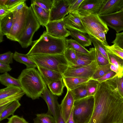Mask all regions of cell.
I'll return each instance as SVG.
<instances>
[{
  "label": "cell",
  "instance_id": "6da1fadb",
  "mask_svg": "<svg viewBox=\"0 0 123 123\" xmlns=\"http://www.w3.org/2000/svg\"><path fill=\"white\" fill-rule=\"evenodd\" d=\"M116 76L99 83L93 96L94 109L89 123H123V97L118 91Z\"/></svg>",
  "mask_w": 123,
  "mask_h": 123
},
{
  "label": "cell",
  "instance_id": "7a4b0ae2",
  "mask_svg": "<svg viewBox=\"0 0 123 123\" xmlns=\"http://www.w3.org/2000/svg\"><path fill=\"white\" fill-rule=\"evenodd\" d=\"M18 79L26 96L33 100L41 97L47 85L38 69L35 68L25 69Z\"/></svg>",
  "mask_w": 123,
  "mask_h": 123
},
{
  "label": "cell",
  "instance_id": "3957f363",
  "mask_svg": "<svg viewBox=\"0 0 123 123\" xmlns=\"http://www.w3.org/2000/svg\"><path fill=\"white\" fill-rule=\"evenodd\" d=\"M66 39L54 37L45 31L38 39L33 41L31 48L26 54L29 56L64 54L66 49Z\"/></svg>",
  "mask_w": 123,
  "mask_h": 123
},
{
  "label": "cell",
  "instance_id": "277c9868",
  "mask_svg": "<svg viewBox=\"0 0 123 123\" xmlns=\"http://www.w3.org/2000/svg\"><path fill=\"white\" fill-rule=\"evenodd\" d=\"M80 16L85 29L90 37L97 39L105 45H108L105 34L109 29L98 14Z\"/></svg>",
  "mask_w": 123,
  "mask_h": 123
},
{
  "label": "cell",
  "instance_id": "5b68a950",
  "mask_svg": "<svg viewBox=\"0 0 123 123\" xmlns=\"http://www.w3.org/2000/svg\"><path fill=\"white\" fill-rule=\"evenodd\" d=\"M29 56L37 66L57 72L62 74L69 66L64 54H38Z\"/></svg>",
  "mask_w": 123,
  "mask_h": 123
},
{
  "label": "cell",
  "instance_id": "8992f818",
  "mask_svg": "<svg viewBox=\"0 0 123 123\" xmlns=\"http://www.w3.org/2000/svg\"><path fill=\"white\" fill-rule=\"evenodd\" d=\"M94 105L93 96H88L74 101L73 115L76 123H89L92 116Z\"/></svg>",
  "mask_w": 123,
  "mask_h": 123
},
{
  "label": "cell",
  "instance_id": "52a82bcc",
  "mask_svg": "<svg viewBox=\"0 0 123 123\" xmlns=\"http://www.w3.org/2000/svg\"><path fill=\"white\" fill-rule=\"evenodd\" d=\"M40 25L30 6L29 7L25 27L18 42L22 48H26L32 44L34 34L39 28Z\"/></svg>",
  "mask_w": 123,
  "mask_h": 123
},
{
  "label": "cell",
  "instance_id": "ba28073f",
  "mask_svg": "<svg viewBox=\"0 0 123 123\" xmlns=\"http://www.w3.org/2000/svg\"><path fill=\"white\" fill-rule=\"evenodd\" d=\"M28 10L29 7L26 5L20 10L12 12L14 16L13 23L10 33L6 36L8 39L18 42L25 27Z\"/></svg>",
  "mask_w": 123,
  "mask_h": 123
},
{
  "label": "cell",
  "instance_id": "9c48e42d",
  "mask_svg": "<svg viewBox=\"0 0 123 123\" xmlns=\"http://www.w3.org/2000/svg\"><path fill=\"white\" fill-rule=\"evenodd\" d=\"M25 94L21 88L15 85H10L0 90V106L9 105L13 101L19 100Z\"/></svg>",
  "mask_w": 123,
  "mask_h": 123
},
{
  "label": "cell",
  "instance_id": "30bf717a",
  "mask_svg": "<svg viewBox=\"0 0 123 123\" xmlns=\"http://www.w3.org/2000/svg\"><path fill=\"white\" fill-rule=\"evenodd\" d=\"M96 61L86 66L73 68L68 67L62 74L63 77H78L91 79L98 66Z\"/></svg>",
  "mask_w": 123,
  "mask_h": 123
},
{
  "label": "cell",
  "instance_id": "8fae6325",
  "mask_svg": "<svg viewBox=\"0 0 123 123\" xmlns=\"http://www.w3.org/2000/svg\"><path fill=\"white\" fill-rule=\"evenodd\" d=\"M68 0H53L50 11L49 21L62 19L69 13Z\"/></svg>",
  "mask_w": 123,
  "mask_h": 123
},
{
  "label": "cell",
  "instance_id": "7c38bea8",
  "mask_svg": "<svg viewBox=\"0 0 123 123\" xmlns=\"http://www.w3.org/2000/svg\"><path fill=\"white\" fill-rule=\"evenodd\" d=\"M107 26L114 29L117 33L123 30V11L99 16Z\"/></svg>",
  "mask_w": 123,
  "mask_h": 123
},
{
  "label": "cell",
  "instance_id": "4fadbf2b",
  "mask_svg": "<svg viewBox=\"0 0 123 123\" xmlns=\"http://www.w3.org/2000/svg\"><path fill=\"white\" fill-rule=\"evenodd\" d=\"M45 27L47 32L54 37L65 38L70 35V32L65 27L63 19L49 21Z\"/></svg>",
  "mask_w": 123,
  "mask_h": 123
},
{
  "label": "cell",
  "instance_id": "5bb4252c",
  "mask_svg": "<svg viewBox=\"0 0 123 123\" xmlns=\"http://www.w3.org/2000/svg\"><path fill=\"white\" fill-rule=\"evenodd\" d=\"M105 0H84L78 12L80 16L98 14Z\"/></svg>",
  "mask_w": 123,
  "mask_h": 123
},
{
  "label": "cell",
  "instance_id": "9a60e30c",
  "mask_svg": "<svg viewBox=\"0 0 123 123\" xmlns=\"http://www.w3.org/2000/svg\"><path fill=\"white\" fill-rule=\"evenodd\" d=\"M63 20L66 29L74 30L87 34L78 12L69 13Z\"/></svg>",
  "mask_w": 123,
  "mask_h": 123
},
{
  "label": "cell",
  "instance_id": "2e32d148",
  "mask_svg": "<svg viewBox=\"0 0 123 123\" xmlns=\"http://www.w3.org/2000/svg\"><path fill=\"white\" fill-rule=\"evenodd\" d=\"M41 97L45 101L48 107L47 113L51 114L55 118L58 108L60 105L58 101L57 96L53 94L46 86Z\"/></svg>",
  "mask_w": 123,
  "mask_h": 123
},
{
  "label": "cell",
  "instance_id": "e0dca14e",
  "mask_svg": "<svg viewBox=\"0 0 123 123\" xmlns=\"http://www.w3.org/2000/svg\"><path fill=\"white\" fill-rule=\"evenodd\" d=\"M123 7V0H105L98 14H108L118 11Z\"/></svg>",
  "mask_w": 123,
  "mask_h": 123
},
{
  "label": "cell",
  "instance_id": "ac0fdd59",
  "mask_svg": "<svg viewBox=\"0 0 123 123\" xmlns=\"http://www.w3.org/2000/svg\"><path fill=\"white\" fill-rule=\"evenodd\" d=\"M74 101L71 92L67 90L66 94L60 105L62 115L66 122L69 118L74 108Z\"/></svg>",
  "mask_w": 123,
  "mask_h": 123
},
{
  "label": "cell",
  "instance_id": "d6986e66",
  "mask_svg": "<svg viewBox=\"0 0 123 123\" xmlns=\"http://www.w3.org/2000/svg\"><path fill=\"white\" fill-rule=\"evenodd\" d=\"M89 51V53L87 54L76 52L77 59L75 66L72 67H68L73 68H78L88 65L96 61L95 48H90Z\"/></svg>",
  "mask_w": 123,
  "mask_h": 123
},
{
  "label": "cell",
  "instance_id": "ffe728a7",
  "mask_svg": "<svg viewBox=\"0 0 123 123\" xmlns=\"http://www.w3.org/2000/svg\"><path fill=\"white\" fill-rule=\"evenodd\" d=\"M31 6L40 25L45 27L49 21L50 11L46 10L33 3H31Z\"/></svg>",
  "mask_w": 123,
  "mask_h": 123
},
{
  "label": "cell",
  "instance_id": "44dd1931",
  "mask_svg": "<svg viewBox=\"0 0 123 123\" xmlns=\"http://www.w3.org/2000/svg\"><path fill=\"white\" fill-rule=\"evenodd\" d=\"M37 66V69L47 85L53 81L63 78L62 74L38 66Z\"/></svg>",
  "mask_w": 123,
  "mask_h": 123
},
{
  "label": "cell",
  "instance_id": "7402d4cb",
  "mask_svg": "<svg viewBox=\"0 0 123 123\" xmlns=\"http://www.w3.org/2000/svg\"><path fill=\"white\" fill-rule=\"evenodd\" d=\"M69 30L70 36L84 47L92 45L91 38L87 34L74 30Z\"/></svg>",
  "mask_w": 123,
  "mask_h": 123
},
{
  "label": "cell",
  "instance_id": "603a6c76",
  "mask_svg": "<svg viewBox=\"0 0 123 123\" xmlns=\"http://www.w3.org/2000/svg\"><path fill=\"white\" fill-rule=\"evenodd\" d=\"M90 79L78 77H63V80L67 90L71 91L86 83Z\"/></svg>",
  "mask_w": 123,
  "mask_h": 123
},
{
  "label": "cell",
  "instance_id": "cb8c5ba5",
  "mask_svg": "<svg viewBox=\"0 0 123 123\" xmlns=\"http://www.w3.org/2000/svg\"><path fill=\"white\" fill-rule=\"evenodd\" d=\"M13 14L11 12L0 19V30L6 36L10 33L13 21Z\"/></svg>",
  "mask_w": 123,
  "mask_h": 123
},
{
  "label": "cell",
  "instance_id": "d4e9b609",
  "mask_svg": "<svg viewBox=\"0 0 123 123\" xmlns=\"http://www.w3.org/2000/svg\"><path fill=\"white\" fill-rule=\"evenodd\" d=\"M13 58L17 62L25 65L26 68L37 67L36 64L27 54H21L15 51Z\"/></svg>",
  "mask_w": 123,
  "mask_h": 123
},
{
  "label": "cell",
  "instance_id": "484cf974",
  "mask_svg": "<svg viewBox=\"0 0 123 123\" xmlns=\"http://www.w3.org/2000/svg\"><path fill=\"white\" fill-rule=\"evenodd\" d=\"M47 85L52 93L58 96L62 95L65 86L63 78L53 81Z\"/></svg>",
  "mask_w": 123,
  "mask_h": 123
},
{
  "label": "cell",
  "instance_id": "4316f807",
  "mask_svg": "<svg viewBox=\"0 0 123 123\" xmlns=\"http://www.w3.org/2000/svg\"><path fill=\"white\" fill-rule=\"evenodd\" d=\"M21 105L18 100H15L11 103L0 113V121L7 118L11 115H13L15 111Z\"/></svg>",
  "mask_w": 123,
  "mask_h": 123
},
{
  "label": "cell",
  "instance_id": "83f0119b",
  "mask_svg": "<svg viewBox=\"0 0 123 123\" xmlns=\"http://www.w3.org/2000/svg\"><path fill=\"white\" fill-rule=\"evenodd\" d=\"M0 82L2 84L6 87L10 85H15L21 88L18 79L12 77L7 73L0 75Z\"/></svg>",
  "mask_w": 123,
  "mask_h": 123
},
{
  "label": "cell",
  "instance_id": "f1b7e54d",
  "mask_svg": "<svg viewBox=\"0 0 123 123\" xmlns=\"http://www.w3.org/2000/svg\"><path fill=\"white\" fill-rule=\"evenodd\" d=\"M65 43L66 48L71 49L76 52L81 53L87 54L89 53V51L74 39H66Z\"/></svg>",
  "mask_w": 123,
  "mask_h": 123
},
{
  "label": "cell",
  "instance_id": "f546056e",
  "mask_svg": "<svg viewBox=\"0 0 123 123\" xmlns=\"http://www.w3.org/2000/svg\"><path fill=\"white\" fill-rule=\"evenodd\" d=\"M107 54L110 63L118 69L122 77L123 75V59L113 53L107 52Z\"/></svg>",
  "mask_w": 123,
  "mask_h": 123
},
{
  "label": "cell",
  "instance_id": "4dcf8cb0",
  "mask_svg": "<svg viewBox=\"0 0 123 123\" xmlns=\"http://www.w3.org/2000/svg\"><path fill=\"white\" fill-rule=\"evenodd\" d=\"M86 83L71 91L73 94L75 101L88 97Z\"/></svg>",
  "mask_w": 123,
  "mask_h": 123
},
{
  "label": "cell",
  "instance_id": "1f68e13d",
  "mask_svg": "<svg viewBox=\"0 0 123 123\" xmlns=\"http://www.w3.org/2000/svg\"><path fill=\"white\" fill-rule=\"evenodd\" d=\"M33 120L34 123H56L55 118L47 113L37 114Z\"/></svg>",
  "mask_w": 123,
  "mask_h": 123
},
{
  "label": "cell",
  "instance_id": "d6a6232c",
  "mask_svg": "<svg viewBox=\"0 0 123 123\" xmlns=\"http://www.w3.org/2000/svg\"><path fill=\"white\" fill-rule=\"evenodd\" d=\"M65 58L69 64V66L72 67L76 64L77 59L76 52L69 48H66L64 52Z\"/></svg>",
  "mask_w": 123,
  "mask_h": 123
},
{
  "label": "cell",
  "instance_id": "836d02e7",
  "mask_svg": "<svg viewBox=\"0 0 123 123\" xmlns=\"http://www.w3.org/2000/svg\"><path fill=\"white\" fill-rule=\"evenodd\" d=\"M110 63L105 65L98 66L91 79L97 80L111 71L110 68Z\"/></svg>",
  "mask_w": 123,
  "mask_h": 123
},
{
  "label": "cell",
  "instance_id": "e575fe53",
  "mask_svg": "<svg viewBox=\"0 0 123 123\" xmlns=\"http://www.w3.org/2000/svg\"><path fill=\"white\" fill-rule=\"evenodd\" d=\"M99 83L97 80L91 79L86 83L88 96H93L98 88Z\"/></svg>",
  "mask_w": 123,
  "mask_h": 123
},
{
  "label": "cell",
  "instance_id": "d590c367",
  "mask_svg": "<svg viewBox=\"0 0 123 123\" xmlns=\"http://www.w3.org/2000/svg\"><path fill=\"white\" fill-rule=\"evenodd\" d=\"M90 37L94 48L109 60L107 52L106 49L105 45L97 39L93 37Z\"/></svg>",
  "mask_w": 123,
  "mask_h": 123
},
{
  "label": "cell",
  "instance_id": "8d00e7d4",
  "mask_svg": "<svg viewBox=\"0 0 123 123\" xmlns=\"http://www.w3.org/2000/svg\"><path fill=\"white\" fill-rule=\"evenodd\" d=\"M31 1V3L34 4L46 10L50 11L53 0H32Z\"/></svg>",
  "mask_w": 123,
  "mask_h": 123
},
{
  "label": "cell",
  "instance_id": "74e56055",
  "mask_svg": "<svg viewBox=\"0 0 123 123\" xmlns=\"http://www.w3.org/2000/svg\"><path fill=\"white\" fill-rule=\"evenodd\" d=\"M105 45L107 52L114 54L123 59V49L115 44L110 46Z\"/></svg>",
  "mask_w": 123,
  "mask_h": 123
},
{
  "label": "cell",
  "instance_id": "f35d334b",
  "mask_svg": "<svg viewBox=\"0 0 123 123\" xmlns=\"http://www.w3.org/2000/svg\"><path fill=\"white\" fill-rule=\"evenodd\" d=\"M95 50L96 60L98 66L105 65L110 63L108 60L98 50L96 49Z\"/></svg>",
  "mask_w": 123,
  "mask_h": 123
},
{
  "label": "cell",
  "instance_id": "ab89813d",
  "mask_svg": "<svg viewBox=\"0 0 123 123\" xmlns=\"http://www.w3.org/2000/svg\"><path fill=\"white\" fill-rule=\"evenodd\" d=\"M14 54L10 51L0 55V62L9 64L13 63Z\"/></svg>",
  "mask_w": 123,
  "mask_h": 123
},
{
  "label": "cell",
  "instance_id": "60d3db41",
  "mask_svg": "<svg viewBox=\"0 0 123 123\" xmlns=\"http://www.w3.org/2000/svg\"><path fill=\"white\" fill-rule=\"evenodd\" d=\"M84 0H68L69 4V13L78 12L79 7Z\"/></svg>",
  "mask_w": 123,
  "mask_h": 123
},
{
  "label": "cell",
  "instance_id": "b9f144b4",
  "mask_svg": "<svg viewBox=\"0 0 123 123\" xmlns=\"http://www.w3.org/2000/svg\"><path fill=\"white\" fill-rule=\"evenodd\" d=\"M112 43L123 49V32L116 33L115 38Z\"/></svg>",
  "mask_w": 123,
  "mask_h": 123
},
{
  "label": "cell",
  "instance_id": "7bdbcfd3",
  "mask_svg": "<svg viewBox=\"0 0 123 123\" xmlns=\"http://www.w3.org/2000/svg\"><path fill=\"white\" fill-rule=\"evenodd\" d=\"M8 121L6 123H29L23 117L17 115H13L10 118H7Z\"/></svg>",
  "mask_w": 123,
  "mask_h": 123
},
{
  "label": "cell",
  "instance_id": "ee69618b",
  "mask_svg": "<svg viewBox=\"0 0 123 123\" xmlns=\"http://www.w3.org/2000/svg\"><path fill=\"white\" fill-rule=\"evenodd\" d=\"M116 75L117 74L116 73L112 71H111L105 74L97 80L100 83L113 77Z\"/></svg>",
  "mask_w": 123,
  "mask_h": 123
},
{
  "label": "cell",
  "instance_id": "f6af8a7d",
  "mask_svg": "<svg viewBox=\"0 0 123 123\" xmlns=\"http://www.w3.org/2000/svg\"><path fill=\"white\" fill-rule=\"evenodd\" d=\"M56 123H66V122L62 116L60 105L58 107L55 117Z\"/></svg>",
  "mask_w": 123,
  "mask_h": 123
},
{
  "label": "cell",
  "instance_id": "bcb514c9",
  "mask_svg": "<svg viewBox=\"0 0 123 123\" xmlns=\"http://www.w3.org/2000/svg\"><path fill=\"white\" fill-rule=\"evenodd\" d=\"M116 80L119 92L123 97V75L121 77H118L117 75Z\"/></svg>",
  "mask_w": 123,
  "mask_h": 123
},
{
  "label": "cell",
  "instance_id": "7dc6e473",
  "mask_svg": "<svg viewBox=\"0 0 123 123\" xmlns=\"http://www.w3.org/2000/svg\"><path fill=\"white\" fill-rule=\"evenodd\" d=\"M26 0H22L16 6L12 8L9 9L10 12H13L14 11L20 10L26 6L25 3Z\"/></svg>",
  "mask_w": 123,
  "mask_h": 123
},
{
  "label": "cell",
  "instance_id": "c3c4849f",
  "mask_svg": "<svg viewBox=\"0 0 123 123\" xmlns=\"http://www.w3.org/2000/svg\"><path fill=\"white\" fill-rule=\"evenodd\" d=\"M9 64L0 62V73H4L10 71L12 70Z\"/></svg>",
  "mask_w": 123,
  "mask_h": 123
},
{
  "label": "cell",
  "instance_id": "681fc988",
  "mask_svg": "<svg viewBox=\"0 0 123 123\" xmlns=\"http://www.w3.org/2000/svg\"><path fill=\"white\" fill-rule=\"evenodd\" d=\"M10 12L6 6H0V19L4 18Z\"/></svg>",
  "mask_w": 123,
  "mask_h": 123
},
{
  "label": "cell",
  "instance_id": "f907efd6",
  "mask_svg": "<svg viewBox=\"0 0 123 123\" xmlns=\"http://www.w3.org/2000/svg\"><path fill=\"white\" fill-rule=\"evenodd\" d=\"M22 0H8L6 6L9 9L17 5Z\"/></svg>",
  "mask_w": 123,
  "mask_h": 123
},
{
  "label": "cell",
  "instance_id": "816d5d0a",
  "mask_svg": "<svg viewBox=\"0 0 123 123\" xmlns=\"http://www.w3.org/2000/svg\"><path fill=\"white\" fill-rule=\"evenodd\" d=\"M110 68L111 71H112L117 74V75L118 77H122L120 72L118 69L114 65L110 64Z\"/></svg>",
  "mask_w": 123,
  "mask_h": 123
},
{
  "label": "cell",
  "instance_id": "f5cc1de1",
  "mask_svg": "<svg viewBox=\"0 0 123 123\" xmlns=\"http://www.w3.org/2000/svg\"><path fill=\"white\" fill-rule=\"evenodd\" d=\"M73 108L72 111L69 118L67 121L66 122V123H76L73 117Z\"/></svg>",
  "mask_w": 123,
  "mask_h": 123
},
{
  "label": "cell",
  "instance_id": "db71d44e",
  "mask_svg": "<svg viewBox=\"0 0 123 123\" xmlns=\"http://www.w3.org/2000/svg\"><path fill=\"white\" fill-rule=\"evenodd\" d=\"M8 1V0H0V6H5Z\"/></svg>",
  "mask_w": 123,
  "mask_h": 123
},
{
  "label": "cell",
  "instance_id": "11a10c76",
  "mask_svg": "<svg viewBox=\"0 0 123 123\" xmlns=\"http://www.w3.org/2000/svg\"><path fill=\"white\" fill-rule=\"evenodd\" d=\"M4 35L1 31L0 30V43L3 41V36Z\"/></svg>",
  "mask_w": 123,
  "mask_h": 123
},
{
  "label": "cell",
  "instance_id": "9f6ffc18",
  "mask_svg": "<svg viewBox=\"0 0 123 123\" xmlns=\"http://www.w3.org/2000/svg\"><path fill=\"white\" fill-rule=\"evenodd\" d=\"M122 10H123V8H122Z\"/></svg>",
  "mask_w": 123,
  "mask_h": 123
},
{
  "label": "cell",
  "instance_id": "6f0895ef",
  "mask_svg": "<svg viewBox=\"0 0 123 123\" xmlns=\"http://www.w3.org/2000/svg\"></svg>",
  "mask_w": 123,
  "mask_h": 123
}]
</instances>
